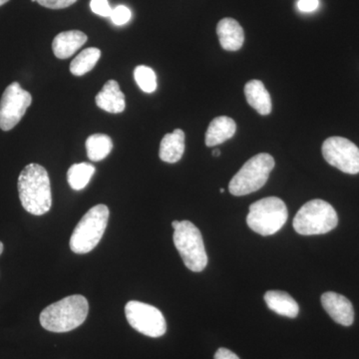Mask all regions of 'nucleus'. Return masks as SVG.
Returning <instances> with one entry per match:
<instances>
[{
  "label": "nucleus",
  "mask_w": 359,
  "mask_h": 359,
  "mask_svg": "<svg viewBox=\"0 0 359 359\" xmlns=\"http://www.w3.org/2000/svg\"><path fill=\"white\" fill-rule=\"evenodd\" d=\"M323 155L328 164L344 173H359V149L344 137H330L323 145Z\"/></svg>",
  "instance_id": "9d476101"
},
{
  "label": "nucleus",
  "mask_w": 359,
  "mask_h": 359,
  "mask_svg": "<svg viewBox=\"0 0 359 359\" xmlns=\"http://www.w3.org/2000/svg\"><path fill=\"white\" fill-rule=\"evenodd\" d=\"M215 359H240V358H238L237 354L233 353V351L222 347L215 353Z\"/></svg>",
  "instance_id": "bb28decb"
},
{
  "label": "nucleus",
  "mask_w": 359,
  "mask_h": 359,
  "mask_svg": "<svg viewBox=\"0 0 359 359\" xmlns=\"http://www.w3.org/2000/svg\"><path fill=\"white\" fill-rule=\"evenodd\" d=\"M87 40V35L79 30L59 33L52 43L54 55L59 59L69 58L86 43Z\"/></svg>",
  "instance_id": "ddd939ff"
},
{
  "label": "nucleus",
  "mask_w": 359,
  "mask_h": 359,
  "mask_svg": "<svg viewBox=\"0 0 359 359\" xmlns=\"http://www.w3.org/2000/svg\"><path fill=\"white\" fill-rule=\"evenodd\" d=\"M90 7L94 13L103 16V18H109L112 13V8H111L108 0H91Z\"/></svg>",
  "instance_id": "b1692460"
},
{
  "label": "nucleus",
  "mask_w": 359,
  "mask_h": 359,
  "mask_svg": "<svg viewBox=\"0 0 359 359\" xmlns=\"http://www.w3.org/2000/svg\"><path fill=\"white\" fill-rule=\"evenodd\" d=\"M109 215L107 205H97L91 208L80 219L71 236V250L83 255L95 249L107 228Z\"/></svg>",
  "instance_id": "7ed1b4c3"
},
{
  "label": "nucleus",
  "mask_w": 359,
  "mask_h": 359,
  "mask_svg": "<svg viewBox=\"0 0 359 359\" xmlns=\"http://www.w3.org/2000/svg\"><path fill=\"white\" fill-rule=\"evenodd\" d=\"M4 244H2L1 242H0V255H1L2 252H4Z\"/></svg>",
  "instance_id": "7c9ffc66"
},
{
  "label": "nucleus",
  "mask_w": 359,
  "mask_h": 359,
  "mask_svg": "<svg viewBox=\"0 0 359 359\" xmlns=\"http://www.w3.org/2000/svg\"><path fill=\"white\" fill-rule=\"evenodd\" d=\"M101 57L100 49L95 47L84 49L70 63V71L75 76H83L95 67Z\"/></svg>",
  "instance_id": "aec40b11"
},
{
  "label": "nucleus",
  "mask_w": 359,
  "mask_h": 359,
  "mask_svg": "<svg viewBox=\"0 0 359 359\" xmlns=\"http://www.w3.org/2000/svg\"><path fill=\"white\" fill-rule=\"evenodd\" d=\"M94 173H95V167L89 163L72 165L67 172L68 184L73 190H83L85 187L88 185Z\"/></svg>",
  "instance_id": "412c9836"
},
{
  "label": "nucleus",
  "mask_w": 359,
  "mask_h": 359,
  "mask_svg": "<svg viewBox=\"0 0 359 359\" xmlns=\"http://www.w3.org/2000/svg\"><path fill=\"white\" fill-rule=\"evenodd\" d=\"M297 6L302 13H313L320 6V0H299Z\"/></svg>",
  "instance_id": "a878e982"
},
{
  "label": "nucleus",
  "mask_w": 359,
  "mask_h": 359,
  "mask_svg": "<svg viewBox=\"0 0 359 359\" xmlns=\"http://www.w3.org/2000/svg\"><path fill=\"white\" fill-rule=\"evenodd\" d=\"M18 194L25 211L34 216L49 212L52 205L50 180L48 173L39 164H29L18 178Z\"/></svg>",
  "instance_id": "f257e3e1"
},
{
  "label": "nucleus",
  "mask_w": 359,
  "mask_h": 359,
  "mask_svg": "<svg viewBox=\"0 0 359 359\" xmlns=\"http://www.w3.org/2000/svg\"><path fill=\"white\" fill-rule=\"evenodd\" d=\"M134 78L137 85L145 93H153L157 89V76L152 68L139 65L135 68Z\"/></svg>",
  "instance_id": "4be33fe9"
},
{
  "label": "nucleus",
  "mask_w": 359,
  "mask_h": 359,
  "mask_svg": "<svg viewBox=\"0 0 359 359\" xmlns=\"http://www.w3.org/2000/svg\"><path fill=\"white\" fill-rule=\"evenodd\" d=\"M219 193H222V194L224 193V190L223 188L219 189Z\"/></svg>",
  "instance_id": "2f4dec72"
},
{
  "label": "nucleus",
  "mask_w": 359,
  "mask_h": 359,
  "mask_svg": "<svg viewBox=\"0 0 359 359\" xmlns=\"http://www.w3.org/2000/svg\"><path fill=\"white\" fill-rule=\"evenodd\" d=\"M173 240L187 268L195 273L204 271L208 264V256L199 229L191 222H180L175 229Z\"/></svg>",
  "instance_id": "0eeeda50"
},
{
  "label": "nucleus",
  "mask_w": 359,
  "mask_h": 359,
  "mask_svg": "<svg viewBox=\"0 0 359 359\" xmlns=\"http://www.w3.org/2000/svg\"><path fill=\"white\" fill-rule=\"evenodd\" d=\"M88 311V302L83 295H69L44 309L40 323L48 332H71L84 323Z\"/></svg>",
  "instance_id": "f03ea898"
},
{
  "label": "nucleus",
  "mask_w": 359,
  "mask_h": 359,
  "mask_svg": "<svg viewBox=\"0 0 359 359\" xmlns=\"http://www.w3.org/2000/svg\"><path fill=\"white\" fill-rule=\"evenodd\" d=\"M9 0H0V6H4V4H6V2H8Z\"/></svg>",
  "instance_id": "c756f323"
},
{
  "label": "nucleus",
  "mask_w": 359,
  "mask_h": 359,
  "mask_svg": "<svg viewBox=\"0 0 359 359\" xmlns=\"http://www.w3.org/2000/svg\"><path fill=\"white\" fill-rule=\"evenodd\" d=\"M236 130L237 125L231 118L226 116L215 118L205 133V145L208 147H214L228 141L229 139L233 138Z\"/></svg>",
  "instance_id": "dca6fc26"
},
{
  "label": "nucleus",
  "mask_w": 359,
  "mask_h": 359,
  "mask_svg": "<svg viewBox=\"0 0 359 359\" xmlns=\"http://www.w3.org/2000/svg\"><path fill=\"white\" fill-rule=\"evenodd\" d=\"M219 43L224 50L237 51L242 48L245 33L242 26L233 18H224L217 26Z\"/></svg>",
  "instance_id": "4468645a"
},
{
  "label": "nucleus",
  "mask_w": 359,
  "mask_h": 359,
  "mask_svg": "<svg viewBox=\"0 0 359 359\" xmlns=\"http://www.w3.org/2000/svg\"><path fill=\"white\" fill-rule=\"evenodd\" d=\"M179 223H180L179 221H174L173 223H172V226H173L174 230H175V229L177 228V226H178Z\"/></svg>",
  "instance_id": "c85d7f7f"
},
{
  "label": "nucleus",
  "mask_w": 359,
  "mask_h": 359,
  "mask_svg": "<svg viewBox=\"0 0 359 359\" xmlns=\"http://www.w3.org/2000/svg\"><path fill=\"white\" fill-rule=\"evenodd\" d=\"M77 0H36L40 6L50 9H62L74 4Z\"/></svg>",
  "instance_id": "393cba45"
},
{
  "label": "nucleus",
  "mask_w": 359,
  "mask_h": 359,
  "mask_svg": "<svg viewBox=\"0 0 359 359\" xmlns=\"http://www.w3.org/2000/svg\"><path fill=\"white\" fill-rule=\"evenodd\" d=\"M219 155H221V151H219V150L212 151V156H214V157H219Z\"/></svg>",
  "instance_id": "cd10ccee"
},
{
  "label": "nucleus",
  "mask_w": 359,
  "mask_h": 359,
  "mask_svg": "<svg viewBox=\"0 0 359 359\" xmlns=\"http://www.w3.org/2000/svg\"><path fill=\"white\" fill-rule=\"evenodd\" d=\"M131 11H130L128 7L119 6L112 9L110 18L114 25H124L129 22V20H131Z\"/></svg>",
  "instance_id": "5701e85b"
},
{
  "label": "nucleus",
  "mask_w": 359,
  "mask_h": 359,
  "mask_svg": "<svg viewBox=\"0 0 359 359\" xmlns=\"http://www.w3.org/2000/svg\"><path fill=\"white\" fill-rule=\"evenodd\" d=\"M275 167V160L266 153L250 158L231 180L229 190L233 196H245L257 192L268 182Z\"/></svg>",
  "instance_id": "423d86ee"
},
{
  "label": "nucleus",
  "mask_w": 359,
  "mask_h": 359,
  "mask_svg": "<svg viewBox=\"0 0 359 359\" xmlns=\"http://www.w3.org/2000/svg\"><path fill=\"white\" fill-rule=\"evenodd\" d=\"M287 218L289 212L285 202L280 198L269 197L250 205L247 223L250 230L266 237L278 233Z\"/></svg>",
  "instance_id": "39448f33"
},
{
  "label": "nucleus",
  "mask_w": 359,
  "mask_h": 359,
  "mask_svg": "<svg viewBox=\"0 0 359 359\" xmlns=\"http://www.w3.org/2000/svg\"><path fill=\"white\" fill-rule=\"evenodd\" d=\"M321 304L323 309L330 314V318L344 327L353 325L354 311L353 304L344 295L337 292H328L321 295Z\"/></svg>",
  "instance_id": "9b49d317"
},
{
  "label": "nucleus",
  "mask_w": 359,
  "mask_h": 359,
  "mask_svg": "<svg viewBox=\"0 0 359 359\" xmlns=\"http://www.w3.org/2000/svg\"><path fill=\"white\" fill-rule=\"evenodd\" d=\"M113 149V142L108 135L93 134L86 140L87 156L93 162L105 159Z\"/></svg>",
  "instance_id": "6ab92c4d"
},
{
  "label": "nucleus",
  "mask_w": 359,
  "mask_h": 359,
  "mask_svg": "<svg viewBox=\"0 0 359 359\" xmlns=\"http://www.w3.org/2000/svg\"><path fill=\"white\" fill-rule=\"evenodd\" d=\"M245 95L248 103L257 111L259 114L269 115L271 112V99L268 90L263 82L259 80H252L245 86Z\"/></svg>",
  "instance_id": "a211bd4d"
},
{
  "label": "nucleus",
  "mask_w": 359,
  "mask_h": 359,
  "mask_svg": "<svg viewBox=\"0 0 359 359\" xmlns=\"http://www.w3.org/2000/svg\"><path fill=\"white\" fill-rule=\"evenodd\" d=\"M125 316L129 325L146 337H160L166 334V320L155 306L131 301L125 306Z\"/></svg>",
  "instance_id": "6e6552de"
},
{
  "label": "nucleus",
  "mask_w": 359,
  "mask_h": 359,
  "mask_svg": "<svg viewBox=\"0 0 359 359\" xmlns=\"http://www.w3.org/2000/svg\"><path fill=\"white\" fill-rule=\"evenodd\" d=\"M95 101L100 109L112 114L122 113L126 107L124 93L115 80L106 82L102 90L97 94Z\"/></svg>",
  "instance_id": "f8f14e48"
},
{
  "label": "nucleus",
  "mask_w": 359,
  "mask_h": 359,
  "mask_svg": "<svg viewBox=\"0 0 359 359\" xmlns=\"http://www.w3.org/2000/svg\"><path fill=\"white\" fill-rule=\"evenodd\" d=\"M339 217L330 203L320 199L302 205L294 219V228L302 236L323 235L337 228Z\"/></svg>",
  "instance_id": "20e7f679"
},
{
  "label": "nucleus",
  "mask_w": 359,
  "mask_h": 359,
  "mask_svg": "<svg viewBox=\"0 0 359 359\" xmlns=\"http://www.w3.org/2000/svg\"><path fill=\"white\" fill-rule=\"evenodd\" d=\"M264 301L271 311L285 318H295L299 316V304L287 292L269 290L264 294Z\"/></svg>",
  "instance_id": "f3484780"
},
{
  "label": "nucleus",
  "mask_w": 359,
  "mask_h": 359,
  "mask_svg": "<svg viewBox=\"0 0 359 359\" xmlns=\"http://www.w3.org/2000/svg\"><path fill=\"white\" fill-rule=\"evenodd\" d=\"M32 2H35V1H36V0H32Z\"/></svg>",
  "instance_id": "473e14b6"
},
{
  "label": "nucleus",
  "mask_w": 359,
  "mask_h": 359,
  "mask_svg": "<svg viewBox=\"0 0 359 359\" xmlns=\"http://www.w3.org/2000/svg\"><path fill=\"white\" fill-rule=\"evenodd\" d=\"M185 152V133L183 130L176 129L172 133L165 135L161 141L159 156L164 162L174 164L179 162Z\"/></svg>",
  "instance_id": "2eb2a0df"
},
{
  "label": "nucleus",
  "mask_w": 359,
  "mask_h": 359,
  "mask_svg": "<svg viewBox=\"0 0 359 359\" xmlns=\"http://www.w3.org/2000/svg\"><path fill=\"white\" fill-rule=\"evenodd\" d=\"M32 103V94L13 82L6 87L0 101V129L9 131L13 129Z\"/></svg>",
  "instance_id": "1a4fd4ad"
}]
</instances>
